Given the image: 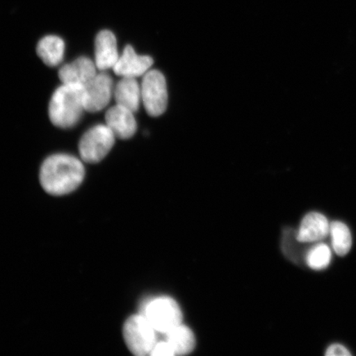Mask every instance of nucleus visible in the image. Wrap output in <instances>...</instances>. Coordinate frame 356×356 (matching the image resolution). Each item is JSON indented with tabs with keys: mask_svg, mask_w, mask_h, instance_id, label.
<instances>
[{
	"mask_svg": "<svg viewBox=\"0 0 356 356\" xmlns=\"http://www.w3.org/2000/svg\"><path fill=\"white\" fill-rule=\"evenodd\" d=\"M97 74V66L86 56L78 58L70 64L62 66L59 70L61 82L66 84L86 86Z\"/></svg>",
	"mask_w": 356,
	"mask_h": 356,
	"instance_id": "12",
	"label": "nucleus"
},
{
	"mask_svg": "<svg viewBox=\"0 0 356 356\" xmlns=\"http://www.w3.org/2000/svg\"><path fill=\"white\" fill-rule=\"evenodd\" d=\"M86 169L81 161L69 154L50 156L40 170V182L42 188L52 195H64L72 193L81 185Z\"/></svg>",
	"mask_w": 356,
	"mask_h": 356,
	"instance_id": "1",
	"label": "nucleus"
},
{
	"mask_svg": "<svg viewBox=\"0 0 356 356\" xmlns=\"http://www.w3.org/2000/svg\"><path fill=\"white\" fill-rule=\"evenodd\" d=\"M154 64L152 58L139 56L131 46L124 47L117 64L113 67L114 73L118 76L137 78L145 75Z\"/></svg>",
	"mask_w": 356,
	"mask_h": 356,
	"instance_id": "8",
	"label": "nucleus"
},
{
	"mask_svg": "<svg viewBox=\"0 0 356 356\" xmlns=\"http://www.w3.org/2000/svg\"><path fill=\"white\" fill-rule=\"evenodd\" d=\"M325 355L327 356H350L351 353L344 346L332 344L328 347Z\"/></svg>",
	"mask_w": 356,
	"mask_h": 356,
	"instance_id": "19",
	"label": "nucleus"
},
{
	"mask_svg": "<svg viewBox=\"0 0 356 356\" xmlns=\"http://www.w3.org/2000/svg\"><path fill=\"white\" fill-rule=\"evenodd\" d=\"M106 124L115 137L122 140L130 139L135 135L137 123L134 113L122 106L115 105L106 111Z\"/></svg>",
	"mask_w": 356,
	"mask_h": 356,
	"instance_id": "9",
	"label": "nucleus"
},
{
	"mask_svg": "<svg viewBox=\"0 0 356 356\" xmlns=\"http://www.w3.org/2000/svg\"><path fill=\"white\" fill-rule=\"evenodd\" d=\"M142 314L156 332L166 334L182 323V313L177 302L169 297H159L149 301Z\"/></svg>",
	"mask_w": 356,
	"mask_h": 356,
	"instance_id": "4",
	"label": "nucleus"
},
{
	"mask_svg": "<svg viewBox=\"0 0 356 356\" xmlns=\"http://www.w3.org/2000/svg\"><path fill=\"white\" fill-rule=\"evenodd\" d=\"M123 337L128 349L137 356L150 355L157 343L155 329L142 314L132 315L127 320Z\"/></svg>",
	"mask_w": 356,
	"mask_h": 356,
	"instance_id": "3",
	"label": "nucleus"
},
{
	"mask_svg": "<svg viewBox=\"0 0 356 356\" xmlns=\"http://www.w3.org/2000/svg\"><path fill=\"white\" fill-rule=\"evenodd\" d=\"M113 95L118 105L136 113L140 108L141 86L136 78L122 77L114 88Z\"/></svg>",
	"mask_w": 356,
	"mask_h": 356,
	"instance_id": "13",
	"label": "nucleus"
},
{
	"mask_svg": "<svg viewBox=\"0 0 356 356\" xmlns=\"http://www.w3.org/2000/svg\"><path fill=\"white\" fill-rule=\"evenodd\" d=\"M84 88V106L88 113H97L108 105L113 95V82L104 72L97 74Z\"/></svg>",
	"mask_w": 356,
	"mask_h": 356,
	"instance_id": "7",
	"label": "nucleus"
},
{
	"mask_svg": "<svg viewBox=\"0 0 356 356\" xmlns=\"http://www.w3.org/2000/svg\"><path fill=\"white\" fill-rule=\"evenodd\" d=\"M117 38L108 30L101 31L95 39V65L105 71L113 68L119 59Z\"/></svg>",
	"mask_w": 356,
	"mask_h": 356,
	"instance_id": "11",
	"label": "nucleus"
},
{
	"mask_svg": "<svg viewBox=\"0 0 356 356\" xmlns=\"http://www.w3.org/2000/svg\"><path fill=\"white\" fill-rule=\"evenodd\" d=\"M38 55L48 66L59 65L63 60L65 42L57 35H47L38 44Z\"/></svg>",
	"mask_w": 356,
	"mask_h": 356,
	"instance_id": "14",
	"label": "nucleus"
},
{
	"mask_svg": "<svg viewBox=\"0 0 356 356\" xmlns=\"http://www.w3.org/2000/svg\"><path fill=\"white\" fill-rule=\"evenodd\" d=\"M141 97L151 117H159L167 109L168 95L165 77L159 70H149L141 83Z\"/></svg>",
	"mask_w": 356,
	"mask_h": 356,
	"instance_id": "6",
	"label": "nucleus"
},
{
	"mask_svg": "<svg viewBox=\"0 0 356 356\" xmlns=\"http://www.w3.org/2000/svg\"><path fill=\"white\" fill-rule=\"evenodd\" d=\"M150 355L153 356H173L175 355L172 346L168 341H159L155 344Z\"/></svg>",
	"mask_w": 356,
	"mask_h": 356,
	"instance_id": "18",
	"label": "nucleus"
},
{
	"mask_svg": "<svg viewBox=\"0 0 356 356\" xmlns=\"http://www.w3.org/2000/svg\"><path fill=\"white\" fill-rule=\"evenodd\" d=\"M332 251L325 243H318L309 249L306 255V264L311 269L322 270L330 265Z\"/></svg>",
	"mask_w": 356,
	"mask_h": 356,
	"instance_id": "17",
	"label": "nucleus"
},
{
	"mask_svg": "<svg viewBox=\"0 0 356 356\" xmlns=\"http://www.w3.org/2000/svg\"><path fill=\"white\" fill-rule=\"evenodd\" d=\"M330 231L327 217L318 212L307 213L300 222L297 240L300 243H315L326 238Z\"/></svg>",
	"mask_w": 356,
	"mask_h": 356,
	"instance_id": "10",
	"label": "nucleus"
},
{
	"mask_svg": "<svg viewBox=\"0 0 356 356\" xmlns=\"http://www.w3.org/2000/svg\"><path fill=\"white\" fill-rule=\"evenodd\" d=\"M115 136L106 124H97L88 130L79 141L80 156L84 162L97 163L102 161L115 144Z\"/></svg>",
	"mask_w": 356,
	"mask_h": 356,
	"instance_id": "5",
	"label": "nucleus"
},
{
	"mask_svg": "<svg viewBox=\"0 0 356 356\" xmlns=\"http://www.w3.org/2000/svg\"><path fill=\"white\" fill-rule=\"evenodd\" d=\"M329 235L331 237L333 250L338 256H346L350 251L353 247V236L344 222L341 221L330 222Z\"/></svg>",
	"mask_w": 356,
	"mask_h": 356,
	"instance_id": "16",
	"label": "nucleus"
},
{
	"mask_svg": "<svg viewBox=\"0 0 356 356\" xmlns=\"http://www.w3.org/2000/svg\"><path fill=\"white\" fill-rule=\"evenodd\" d=\"M165 335L166 341L172 346L175 355H188L194 350L195 338L193 332L188 327L181 324Z\"/></svg>",
	"mask_w": 356,
	"mask_h": 356,
	"instance_id": "15",
	"label": "nucleus"
},
{
	"mask_svg": "<svg viewBox=\"0 0 356 356\" xmlns=\"http://www.w3.org/2000/svg\"><path fill=\"white\" fill-rule=\"evenodd\" d=\"M84 111L83 86L63 83L51 97L49 118L56 127L68 129L79 122Z\"/></svg>",
	"mask_w": 356,
	"mask_h": 356,
	"instance_id": "2",
	"label": "nucleus"
}]
</instances>
